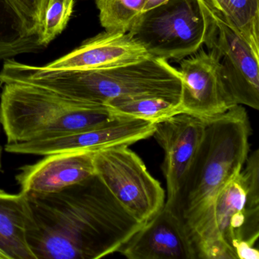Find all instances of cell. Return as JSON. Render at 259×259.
Segmentation results:
<instances>
[{
    "label": "cell",
    "instance_id": "obj_21",
    "mask_svg": "<svg viewBox=\"0 0 259 259\" xmlns=\"http://www.w3.org/2000/svg\"><path fill=\"white\" fill-rule=\"evenodd\" d=\"M29 37H37L51 0H8Z\"/></svg>",
    "mask_w": 259,
    "mask_h": 259
},
{
    "label": "cell",
    "instance_id": "obj_10",
    "mask_svg": "<svg viewBox=\"0 0 259 259\" xmlns=\"http://www.w3.org/2000/svg\"><path fill=\"white\" fill-rule=\"evenodd\" d=\"M180 61L181 113L208 121L234 107L226 89L221 64L212 51L201 48Z\"/></svg>",
    "mask_w": 259,
    "mask_h": 259
},
{
    "label": "cell",
    "instance_id": "obj_1",
    "mask_svg": "<svg viewBox=\"0 0 259 259\" xmlns=\"http://www.w3.org/2000/svg\"><path fill=\"white\" fill-rule=\"evenodd\" d=\"M27 240L36 259H98L117 252L144 224L96 174L57 192L25 194Z\"/></svg>",
    "mask_w": 259,
    "mask_h": 259
},
{
    "label": "cell",
    "instance_id": "obj_15",
    "mask_svg": "<svg viewBox=\"0 0 259 259\" xmlns=\"http://www.w3.org/2000/svg\"><path fill=\"white\" fill-rule=\"evenodd\" d=\"M30 212L25 194L0 189V252L7 259H36L27 240Z\"/></svg>",
    "mask_w": 259,
    "mask_h": 259
},
{
    "label": "cell",
    "instance_id": "obj_24",
    "mask_svg": "<svg viewBox=\"0 0 259 259\" xmlns=\"http://www.w3.org/2000/svg\"><path fill=\"white\" fill-rule=\"evenodd\" d=\"M167 1L168 0H147L145 11L154 8V7H157V6L161 5V4H164V3L167 2Z\"/></svg>",
    "mask_w": 259,
    "mask_h": 259
},
{
    "label": "cell",
    "instance_id": "obj_13",
    "mask_svg": "<svg viewBox=\"0 0 259 259\" xmlns=\"http://www.w3.org/2000/svg\"><path fill=\"white\" fill-rule=\"evenodd\" d=\"M149 57L145 48L128 33L105 31L55 61L43 66H28L37 72L95 70L133 64Z\"/></svg>",
    "mask_w": 259,
    "mask_h": 259
},
{
    "label": "cell",
    "instance_id": "obj_2",
    "mask_svg": "<svg viewBox=\"0 0 259 259\" xmlns=\"http://www.w3.org/2000/svg\"><path fill=\"white\" fill-rule=\"evenodd\" d=\"M7 82L34 84L78 102L105 105L115 98L154 95L180 99L182 80L167 60L149 57L133 64L95 70L37 72L12 60Z\"/></svg>",
    "mask_w": 259,
    "mask_h": 259
},
{
    "label": "cell",
    "instance_id": "obj_18",
    "mask_svg": "<svg viewBox=\"0 0 259 259\" xmlns=\"http://www.w3.org/2000/svg\"><path fill=\"white\" fill-rule=\"evenodd\" d=\"M221 17L259 52V0H221Z\"/></svg>",
    "mask_w": 259,
    "mask_h": 259
},
{
    "label": "cell",
    "instance_id": "obj_23",
    "mask_svg": "<svg viewBox=\"0 0 259 259\" xmlns=\"http://www.w3.org/2000/svg\"><path fill=\"white\" fill-rule=\"evenodd\" d=\"M206 11L210 14L221 15V0H198Z\"/></svg>",
    "mask_w": 259,
    "mask_h": 259
},
{
    "label": "cell",
    "instance_id": "obj_17",
    "mask_svg": "<svg viewBox=\"0 0 259 259\" xmlns=\"http://www.w3.org/2000/svg\"><path fill=\"white\" fill-rule=\"evenodd\" d=\"M37 37H29L8 0H0V61L44 50Z\"/></svg>",
    "mask_w": 259,
    "mask_h": 259
},
{
    "label": "cell",
    "instance_id": "obj_7",
    "mask_svg": "<svg viewBox=\"0 0 259 259\" xmlns=\"http://www.w3.org/2000/svg\"><path fill=\"white\" fill-rule=\"evenodd\" d=\"M94 164L110 193L139 222L145 224L164 205V189L128 145L95 151Z\"/></svg>",
    "mask_w": 259,
    "mask_h": 259
},
{
    "label": "cell",
    "instance_id": "obj_19",
    "mask_svg": "<svg viewBox=\"0 0 259 259\" xmlns=\"http://www.w3.org/2000/svg\"><path fill=\"white\" fill-rule=\"evenodd\" d=\"M95 4L106 31L128 33L145 11L147 0H95Z\"/></svg>",
    "mask_w": 259,
    "mask_h": 259
},
{
    "label": "cell",
    "instance_id": "obj_4",
    "mask_svg": "<svg viewBox=\"0 0 259 259\" xmlns=\"http://www.w3.org/2000/svg\"><path fill=\"white\" fill-rule=\"evenodd\" d=\"M4 84L0 122L7 144L63 136L115 117L105 105L78 102L28 83Z\"/></svg>",
    "mask_w": 259,
    "mask_h": 259
},
{
    "label": "cell",
    "instance_id": "obj_16",
    "mask_svg": "<svg viewBox=\"0 0 259 259\" xmlns=\"http://www.w3.org/2000/svg\"><path fill=\"white\" fill-rule=\"evenodd\" d=\"M105 106L113 116L134 118L154 123L181 113L180 99L154 95L115 98L106 103Z\"/></svg>",
    "mask_w": 259,
    "mask_h": 259
},
{
    "label": "cell",
    "instance_id": "obj_22",
    "mask_svg": "<svg viewBox=\"0 0 259 259\" xmlns=\"http://www.w3.org/2000/svg\"><path fill=\"white\" fill-rule=\"evenodd\" d=\"M245 167L241 172L247 190V205L250 208H259V152L255 150L248 156Z\"/></svg>",
    "mask_w": 259,
    "mask_h": 259
},
{
    "label": "cell",
    "instance_id": "obj_5",
    "mask_svg": "<svg viewBox=\"0 0 259 259\" xmlns=\"http://www.w3.org/2000/svg\"><path fill=\"white\" fill-rule=\"evenodd\" d=\"M259 236V208L247 205L242 172L217 194L191 233L198 258L236 259L239 242L255 245Z\"/></svg>",
    "mask_w": 259,
    "mask_h": 259
},
{
    "label": "cell",
    "instance_id": "obj_3",
    "mask_svg": "<svg viewBox=\"0 0 259 259\" xmlns=\"http://www.w3.org/2000/svg\"><path fill=\"white\" fill-rule=\"evenodd\" d=\"M251 132L243 106L206 122L201 145L171 209L190 235L218 192L243 168Z\"/></svg>",
    "mask_w": 259,
    "mask_h": 259
},
{
    "label": "cell",
    "instance_id": "obj_25",
    "mask_svg": "<svg viewBox=\"0 0 259 259\" xmlns=\"http://www.w3.org/2000/svg\"><path fill=\"white\" fill-rule=\"evenodd\" d=\"M2 147L0 146V169L2 168Z\"/></svg>",
    "mask_w": 259,
    "mask_h": 259
},
{
    "label": "cell",
    "instance_id": "obj_11",
    "mask_svg": "<svg viewBox=\"0 0 259 259\" xmlns=\"http://www.w3.org/2000/svg\"><path fill=\"white\" fill-rule=\"evenodd\" d=\"M207 121L179 113L156 122L153 136L164 151L162 170L167 198L164 205L172 209L195 159Z\"/></svg>",
    "mask_w": 259,
    "mask_h": 259
},
{
    "label": "cell",
    "instance_id": "obj_26",
    "mask_svg": "<svg viewBox=\"0 0 259 259\" xmlns=\"http://www.w3.org/2000/svg\"><path fill=\"white\" fill-rule=\"evenodd\" d=\"M0 259H7L6 258L5 255L3 254L1 252H0Z\"/></svg>",
    "mask_w": 259,
    "mask_h": 259
},
{
    "label": "cell",
    "instance_id": "obj_6",
    "mask_svg": "<svg viewBox=\"0 0 259 259\" xmlns=\"http://www.w3.org/2000/svg\"><path fill=\"white\" fill-rule=\"evenodd\" d=\"M209 23L198 0H168L142 13L128 33L151 57L182 60L202 48Z\"/></svg>",
    "mask_w": 259,
    "mask_h": 259
},
{
    "label": "cell",
    "instance_id": "obj_8",
    "mask_svg": "<svg viewBox=\"0 0 259 259\" xmlns=\"http://www.w3.org/2000/svg\"><path fill=\"white\" fill-rule=\"evenodd\" d=\"M204 45L218 57L233 105L259 110V52L220 14H210Z\"/></svg>",
    "mask_w": 259,
    "mask_h": 259
},
{
    "label": "cell",
    "instance_id": "obj_12",
    "mask_svg": "<svg viewBox=\"0 0 259 259\" xmlns=\"http://www.w3.org/2000/svg\"><path fill=\"white\" fill-rule=\"evenodd\" d=\"M117 252L128 259L198 258L187 226L165 205Z\"/></svg>",
    "mask_w": 259,
    "mask_h": 259
},
{
    "label": "cell",
    "instance_id": "obj_20",
    "mask_svg": "<svg viewBox=\"0 0 259 259\" xmlns=\"http://www.w3.org/2000/svg\"><path fill=\"white\" fill-rule=\"evenodd\" d=\"M75 0H51L45 13L37 41L48 47L67 27L73 13Z\"/></svg>",
    "mask_w": 259,
    "mask_h": 259
},
{
    "label": "cell",
    "instance_id": "obj_9",
    "mask_svg": "<svg viewBox=\"0 0 259 259\" xmlns=\"http://www.w3.org/2000/svg\"><path fill=\"white\" fill-rule=\"evenodd\" d=\"M154 122L115 116L113 119L87 130L63 136L22 143L7 144L9 153L46 156L68 151H95L116 145H130L153 136Z\"/></svg>",
    "mask_w": 259,
    "mask_h": 259
},
{
    "label": "cell",
    "instance_id": "obj_14",
    "mask_svg": "<svg viewBox=\"0 0 259 259\" xmlns=\"http://www.w3.org/2000/svg\"><path fill=\"white\" fill-rule=\"evenodd\" d=\"M95 174L94 151L48 154L34 164L20 168L16 180L24 194L59 192Z\"/></svg>",
    "mask_w": 259,
    "mask_h": 259
}]
</instances>
